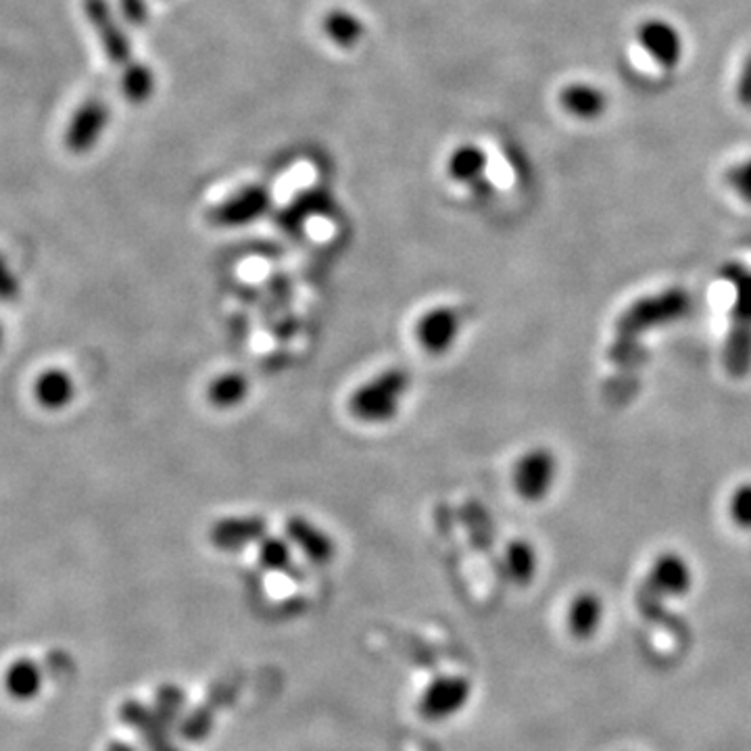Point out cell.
<instances>
[{"label":"cell","mask_w":751,"mask_h":751,"mask_svg":"<svg viewBox=\"0 0 751 751\" xmlns=\"http://www.w3.org/2000/svg\"><path fill=\"white\" fill-rule=\"evenodd\" d=\"M411 388V376L401 367H386L364 380L348 397V414L367 426L393 422Z\"/></svg>","instance_id":"cell-1"},{"label":"cell","mask_w":751,"mask_h":751,"mask_svg":"<svg viewBox=\"0 0 751 751\" xmlns=\"http://www.w3.org/2000/svg\"><path fill=\"white\" fill-rule=\"evenodd\" d=\"M559 476V460L554 449L537 444L522 451L512 463L509 482L514 493L526 503H540L547 500Z\"/></svg>","instance_id":"cell-2"},{"label":"cell","mask_w":751,"mask_h":751,"mask_svg":"<svg viewBox=\"0 0 751 751\" xmlns=\"http://www.w3.org/2000/svg\"><path fill=\"white\" fill-rule=\"evenodd\" d=\"M689 308H691L689 292L680 287H673L639 299L622 313L618 328L626 334H639L647 328L664 326L676 320H683Z\"/></svg>","instance_id":"cell-3"},{"label":"cell","mask_w":751,"mask_h":751,"mask_svg":"<svg viewBox=\"0 0 751 751\" xmlns=\"http://www.w3.org/2000/svg\"><path fill=\"white\" fill-rule=\"evenodd\" d=\"M474 685L462 675H441L432 678L418 697V714L426 722H449L470 706Z\"/></svg>","instance_id":"cell-4"},{"label":"cell","mask_w":751,"mask_h":751,"mask_svg":"<svg viewBox=\"0 0 751 751\" xmlns=\"http://www.w3.org/2000/svg\"><path fill=\"white\" fill-rule=\"evenodd\" d=\"M731 282L734 290V313L729 341V366L732 374H743L751 360V271L743 266H731Z\"/></svg>","instance_id":"cell-5"},{"label":"cell","mask_w":751,"mask_h":751,"mask_svg":"<svg viewBox=\"0 0 751 751\" xmlns=\"http://www.w3.org/2000/svg\"><path fill=\"white\" fill-rule=\"evenodd\" d=\"M462 313L451 305H434L420 313L414 324V339L418 347L430 357L451 353L462 336Z\"/></svg>","instance_id":"cell-6"},{"label":"cell","mask_w":751,"mask_h":751,"mask_svg":"<svg viewBox=\"0 0 751 751\" xmlns=\"http://www.w3.org/2000/svg\"><path fill=\"white\" fill-rule=\"evenodd\" d=\"M84 11L88 23L93 25L98 42L103 44L105 55L111 63L128 67L132 63V46L107 0H84Z\"/></svg>","instance_id":"cell-7"},{"label":"cell","mask_w":751,"mask_h":751,"mask_svg":"<svg viewBox=\"0 0 751 751\" xmlns=\"http://www.w3.org/2000/svg\"><path fill=\"white\" fill-rule=\"evenodd\" d=\"M270 210V193L264 186H247L243 191L228 196L210 213L215 226L238 228L257 222L264 213Z\"/></svg>","instance_id":"cell-8"},{"label":"cell","mask_w":751,"mask_h":751,"mask_svg":"<svg viewBox=\"0 0 751 751\" xmlns=\"http://www.w3.org/2000/svg\"><path fill=\"white\" fill-rule=\"evenodd\" d=\"M268 535V524L261 516H224L210 526V540L217 551L238 554L257 545Z\"/></svg>","instance_id":"cell-9"},{"label":"cell","mask_w":751,"mask_h":751,"mask_svg":"<svg viewBox=\"0 0 751 751\" xmlns=\"http://www.w3.org/2000/svg\"><path fill=\"white\" fill-rule=\"evenodd\" d=\"M636 40L643 51L666 69H675L685 55V42L670 21H643L636 30Z\"/></svg>","instance_id":"cell-10"},{"label":"cell","mask_w":751,"mask_h":751,"mask_svg":"<svg viewBox=\"0 0 751 751\" xmlns=\"http://www.w3.org/2000/svg\"><path fill=\"white\" fill-rule=\"evenodd\" d=\"M109 117H111L109 107L103 100L98 98L86 100L74 114L65 130V147L72 153H88L105 132Z\"/></svg>","instance_id":"cell-11"},{"label":"cell","mask_w":751,"mask_h":751,"mask_svg":"<svg viewBox=\"0 0 751 751\" xmlns=\"http://www.w3.org/2000/svg\"><path fill=\"white\" fill-rule=\"evenodd\" d=\"M694 568L676 551H664L650 568V587L664 598H685L694 589Z\"/></svg>","instance_id":"cell-12"},{"label":"cell","mask_w":751,"mask_h":751,"mask_svg":"<svg viewBox=\"0 0 751 751\" xmlns=\"http://www.w3.org/2000/svg\"><path fill=\"white\" fill-rule=\"evenodd\" d=\"M287 539L290 540L292 549L299 551L303 558L309 559L311 564H328L334 558L336 554V545L334 539L328 535L324 528H320L318 524L308 521L305 516H294L287 522Z\"/></svg>","instance_id":"cell-13"},{"label":"cell","mask_w":751,"mask_h":751,"mask_svg":"<svg viewBox=\"0 0 751 751\" xmlns=\"http://www.w3.org/2000/svg\"><path fill=\"white\" fill-rule=\"evenodd\" d=\"M605 616L603 599L596 591H580L566 610V629L577 641H591L598 635Z\"/></svg>","instance_id":"cell-14"},{"label":"cell","mask_w":751,"mask_h":751,"mask_svg":"<svg viewBox=\"0 0 751 751\" xmlns=\"http://www.w3.org/2000/svg\"><path fill=\"white\" fill-rule=\"evenodd\" d=\"M486 153L476 144H462L447 159V174L451 180L468 184L476 194L491 193V182L484 178Z\"/></svg>","instance_id":"cell-15"},{"label":"cell","mask_w":751,"mask_h":751,"mask_svg":"<svg viewBox=\"0 0 751 751\" xmlns=\"http://www.w3.org/2000/svg\"><path fill=\"white\" fill-rule=\"evenodd\" d=\"M74 376L63 367H49L34 383V399L46 411H63L76 399Z\"/></svg>","instance_id":"cell-16"},{"label":"cell","mask_w":751,"mask_h":751,"mask_svg":"<svg viewBox=\"0 0 751 751\" xmlns=\"http://www.w3.org/2000/svg\"><path fill=\"white\" fill-rule=\"evenodd\" d=\"M121 720L132 727L135 731L140 732L144 745L151 751H178L174 743L170 741L168 732H165V722L154 714V710H149L147 706H142L140 701H126L121 706Z\"/></svg>","instance_id":"cell-17"},{"label":"cell","mask_w":751,"mask_h":751,"mask_svg":"<svg viewBox=\"0 0 751 751\" xmlns=\"http://www.w3.org/2000/svg\"><path fill=\"white\" fill-rule=\"evenodd\" d=\"M559 105L564 107V111H568L577 119L593 121L605 114L608 95L593 84L575 82L559 93Z\"/></svg>","instance_id":"cell-18"},{"label":"cell","mask_w":751,"mask_h":751,"mask_svg":"<svg viewBox=\"0 0 751 751\" xmlns=\"http://www.w3.org/2000/svg\"><path fill=\"white\" fill-rule=\"evenodd\" d=\"M250 395L249 378L243 372H222L213 376L205 388L207 404L217 411H230L247 404Z\"/></svg>","instance_id":"cell-19"},{"label":"cell","mask_w":751,"mask_h":751,"mask_svg":"<svg viewBox=\"0 0 751 751\" xmlns=\"http://www.w3.org/2000/svg\"><path fill=\"white\" fill-rule=\"evenodd\" d=\"M505 575L518 587H528L539 572L537 547L526 539H514L503 554Z\"/></svg>","instance_id":"cell-20"},{"label":"cell","mask_w":751,"mask_h":751,"mask_svg":"<svg viewBox=\"0 0 751 751\" xmlns=\"http://www.w3.org/2000/svg\"><path fill=\"white\" fill-rule=\"evenodd\" d=\"M324 34L332 40L336 46L353 49L357 46L366 36V25L355 13L345 9H332L324 18Z\"/></svg>","instance_id":"cell-21"},{"label":"cell","mask_w":751,"mask_h":751,"mask_svg":"<svg viewBox=\"0 0 751 751\" xmlns=\"http://www.w3.org/2000/svg\"><path fill=\"white\" fill-rule=\"evenodd\" d=\"M4 687L11 697L28 701L36 697L42 689V668L34 659L21 657L13 662L4 675Z\"/></svg>","instance_id":"cell-22"},{"label":"cell","mask_w":751,"mask_h":751,"mask_svg":"<svg viewBox=\"0 0 751 751\" xmlns=\"http://www.w3.org/2000/svg\"><path fill=\"white\" fill-rule=\"evenodd\" d=\"M121 90L132 105H144L154 93L153 69L144 63L132 61L128 67H124L121 76Z\"/></svg>","instance_id":"cell-23"},{"label":"cell","mask_w":751,"mask_h":751,"mask_svg":"<svg viewBox=\"0 0 751 751\" xmlns=\"http://www.w3.org/2000/svg\"><path fill=\"white\" fill-rule=\"evenodd\" d=\"M257 561L264 570L270 572H282L289 570L292 559H294V549L290 545L287 537H273V535H266L264 539L259 540L257 545Z\"/></svg>","instance_id":"cell-24"},{"label":"cell","mask_w":751,"mask_h":751,"mask_svg":"<svg viewBox=\"0 0 751 751\" xmlns=\"http://www.w3.org/2000/svg\"><path fill=\"white\" fill-rule=\"evenodd\" d=\"M727 509L739 530H751V482H741L732 489Z\"/></svg>","instance_id":"cell-25"},{"label":"cell","mask_w":751,"mask_h":751,"mask_svg":"<svg viewBox=\"0 0 751 751\" xmlns=\"http://www.w3.org/2000/svg\"><path fill=\"white\" fill-rule=\"evenodd\" d=\"M182 708H184V697L180 694V689H175L174 685H168V687H163V689L157 694L154 714H157L168 727H172L175 720L180 718Z\"/></svg>","instance_id":"cell-26"},{"label":"cell","mask_w":751,"mask_h":751,"mask_svg":"<svg viewBox=\"0 0 751 751\" xmlns=\"http://www.w3.org/2000/svg\"><path fill=\"white\" fill-rule=\"evenodd\" d=\"M727 184L739 194V199H743L748 205H751V157L732 165L727 174Z\"/></svg>","instance_id":"cell-27"},{"label":"cell","mask_w":751,"mask_h":751,"mask_svg":"<svg viewBox=\"0 0 751 751\" xmlns=\"http://www.w3.org/2000/svg\"><path fill=\"white\" fill-rule=\"evenodd\" d=\"M20 294V278L0 253V301H13Z\"/></svg>","instance_id":"cell-28"},{"label":"cell","mask_w":751,"mask_h":751,"mask_svg":"<svg viewBox=\"0 0 751 751\" xmlns=\"http://www.w3.org/2000/svg\"><path fill=\"white\" fill-rule=\"evenodd\" d=\"M737 100L745 107L751 109V55L743 61L741 74H739V82H737Z\"/></svg>","instance_id":"cell-29"},{"label":"cell","mask_w":751,"mask_h":751,"mask_svg":"<svg viewBox=\"0 0 751 751\" xmlns=\"http://www.w3.org/2000/svg\"><path fill=\"white\" fill-rule=\"evenodd\" d=\"M119 4H121V11H124V18L130 21L132 25H142L149 18L144 0H119Z\"/></svg>","instance_id":"cell-30"},{"label":"cell","mask_w":751,"mask_h":751,"mask_svg":"<svg viewBox=\"0 0 751 751\" xmlns=\"http://www.w3.org/2000/svg\"><path fill=\"white\" fill-rule=\"evenodd\" d=\"M49 666L53 668L55 675H67V670H69V666H72L69 655L61 654V652L49 655Z\"/></svg>","instance_id":"cell-31"},{"label":"cell","mask_w":751,"mask_h":751,"mask_svg":"<svg viewBox=\"0 0 751 751\" xmlns=\"http://www.w3.org/2000/svg\"><path fill=\"white\" fill-rule=\"evenodd\" d=\"M107 751H138L136 750L135 745H130V743H126V741H114L109 748H107Z\"/></svg>","instance_id":"cell-32"},{"label":"cell","mask_w":751,"mask_h":751,"mask_svg":"<svg viewBox=\"0 0 751 751\" xmlns=\"http://www.w3.org/2000/svg\"><path fill=\"white\" fill-rule=\"evenodd\" d=\"M0 345H2V326H0Z\"/></svg>","instance_id":"cell-33"}]
</instances>
